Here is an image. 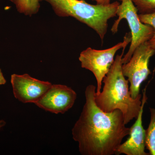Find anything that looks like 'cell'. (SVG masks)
I'll return each instance as SVG.
<instances>
[{"instance_id":"12","label":"cell","mask_w":155,"mask_h":155,"mask_svg":"<svg viewBox=\"0 0 155 155\" xmlns=\"http://www.w3.org/2000/svg\"><path fill=\"white\" fill-rule=\"evenodd\" d=\"M138 16L142 22L150 25L154 28L153 35L149 42L151 46L155 49V9L147 13L140 14Z\"/></svg>"},{"instance_id":"6","label":"cell","mask_w":155,"mask_h":155,"mask_svg":"<svg viewBox=\"0 0 155 155\" xmlns=\"http://www.w3.org/2000/svg\"><path fill=\"white\" fill-rule=\"evenodd\" d=\"M155 54V49L149 41L145 42L136 49L129 61L122 65V72L130 83L132 98L137 97L142 84L151 74L149 64L150 59Z\"/></svg>"},{"instance_id":"2","label":"cell","mask_w":155,"mask_h":155,"mask_svg":"<svg viewBox=\"0 0 155 155\" xmlns=\"http://www.w3.org/2000/svg\"><path fill=\"white\" fill-rule=\"evenodd\" d=\"M125 48L121 55H116L110 71L103 79L104 84L102 91L95 94V101L97 106L105 113L120 110L127 125L138 116L141 109L142 95L139 94L136 98H132L129 81L122 72V60Z\"/></svg>"},{"instance_id":"1","label":"cell","mask_w":155,"mask_h":155,"mask_svg":"<svg viewBox=\"0 0 155 155\" xmlns=\"http://www.w3.org/2000/svg\"><path fill=\"white\" fill-rule=\"evenodd\" d=\"M96 92V87L93 84L86 87L85 104L72 128V138L78 143L81 155H116L130 129L125 126L120 110L105 113L97 106Z\"/></svg>"},{"instance_id":"5","label":"cell","mask_w":155,"mask_h":155,"mask_svg":"<svg viewBox=\"0 0 155 155\" xmlns=\"http://www.w3.org/2000/svg\"><path fill=\"white\" fill-rule=\"evenodd\" d=\"M130 41L131 37L128 33L125 35L123 41L112 47L102 50L88 48L80 53L79 61L81 67L92 72L96 79V94L101 92L103 79L114 64V57L117 51L126 48Z\"/></svg>"},{"instance_id":"8","label":"cell","mask_w":155,"mask_h":155,"mask_svg":"<svg viewBox=\"0 0 155 155\" xmlns=\"http://www.w3.org/2000/svg\"><path fill=\"white\" fill-rule=\"evenodd\" d=\"M11 82L15 98L24 104H35L52 84L49 81L32 77L28 74H12Z\"/></svg>"},{"instance_id":"14","label":"cell","mask_w":155,"mask_h":155,"mask_svg":"<svg viewBox=\"0 0 155 155\" xmlns=\"http://www.w3.org/2000/svg\"><path fill=\"white\" fill-rule=\"evenodd\" d=\"M96 2L97 5H107L110 3L111 0H91ZM117 1H122V0H117Z\"/></svg>"},{"instance_id":"3","label":"cell","mask_w":155,"mask_h":155,"mask_svg":"<svg viewBox=\"0 0 155 155\" xmlns=\"http://www.w3.org/2000/svg\"><path fill=\"white\" fill-rule=\"evenodd\" d=\"M51 7L59 17H72L94 30L102 41L107 31L109 19L116 17L120 3L107 5H91L84 0H39Z\"/></svg>"},{"instance_id":"9","label":"cell","mask_w":155,"mask_h":155,"mask_svg":"<svg viewBox=\"0 0 155 155\" xmlns=\"http://www.w3.org/2000/svg\"><path fill=\"white\" fill-rule=\"evenodd\" d=\"M146 87L143 91L141 109L135 123L130 128L129 137L125 142L121 143L116 151V155H150L145 151L146 147V130L143 125V108L147 100Z\"/></svg>"},{"instance_id":"4","label":"cell","mask_w":155,"mask_h":155,"mask_svg":"<svg viewBox=\"0 0 155 155\" xmlns=\"http://www.w3.org/2000/svg\"><path fill=\"white\" fill-rule=\"evenodd\" d=\"M116 11V19L111 30L113 34L118 31L119 23L122 19H126L130 30V45L127 53L122 58V64L127 63L130 60L134 52L138 46L149 41L154 33L153 27L144 24L140 21L137 8L132 0H122Z\"/></svg>"},{"instance_id":"11","label":"cell","mask_w":155,"mask_h":155,"mask_svg":"<svg viewBox=\"0 0 155 155\" xmlns=\"http://www.w3.org/2000/svg\"><path fill=\"white\" fill-rule=\"evenodd\" d=\"M150 120L146 130V147L150 155H155V108H150Z\"/></svg>"},{"instance_id":"16","label":"cell","mask_w":155,"mask_h":155,"mask_svg":"<svg viewBox=\"0 0 155 155\" xmlns=\"http://www.w3.org/2000/svg\"><path fill=\"white\" fill-rule=\"evenodd\" d=\"M6 124V122L3 119H1L0 120V131L2 130L3 127L5 126Z\"/></svg>"},{"instance_id":"13","label":"cell","mask_w":155,"mask_h":155,"mask_svg":"<svg viewBox=\"0 0 155 155\" xmlns=\"http://www.w3.org/2000/svg\"><path fill=\"white\" fill-rule=\"evenodd\" d=\"M140 14L147 13L155 9V0H132Z\"/></svg>"},{"instance_id":"15","label":"cell","mask_w":155,"mask_h":155,"mask_svg":"<svg viewBox=\"0 0 155 155\" xmlns=\"http://www.w3.org/2000/svg\"><path fill=\"white\" fill-rule=\"evenodd\" d=\"M6 83V80L4 77L2 70L0 69V86L4 85Z\"/></svg>"},{"instance_id":"10","label":"cell","mask_w":155,"mask_h":155,"mask_svg":"<svg viewBox=\"0 0 155 155\" xmlns=\"http://www.w3.org/2000/svg\"><path fill=\"white\" fill-rule=\"evenodd\" d=\"M20 14L28 17L36 14L40 8L39 0H10Z\"/></svg>"},{"instance_id":"7","label":"cell","mask_w":155,"mask_h":155,"mask_svg":"<svg viewBox=\"0 0 155 155\" xmlns=\"http://www.w3.org/2000/svg\"><path fill=\"white\" fill-rule=\"evenodd\" d=\"M77 94L64 84H52L42 97L35 103L39 108L56 114H64L72 108Z\"/></svg>"}]
</instances>
